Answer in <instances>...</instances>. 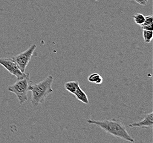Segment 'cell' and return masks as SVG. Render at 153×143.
I'll return each instance as SVG.
<instances>
[{"label":"cell","mask_w":153,"mask_h":143,"mask_svg":"<svg viewBox=\"0 0 153 143\" xmlns=\"http://www.w3.org/2000/svg\"><path fill=\"white\" fill-rule=\"evenodd\" d=\"M87 123L98 126L104 132L112 136L130 143L134 142L132 137L127 132L125 124L118 119H112L99 121L89 119L87 120Z\"/></svg>","instance_id":"6da1fadb"},{"label":"cell","mask_w":153,"mask_h":143,"mask_svg":"<svg viewBox=\"0 0 153 143\" xmlns=\"http://www.w3.org/2000/svg\"><path fill=\"white\" fill-rule=\"evenodd\" d=\"M53 82V77L49 75L38 83L30 84L29 91L32 93L31 104L33 106L36 107L39 104H44L49 94L53 92L52 88Z\"/></svg>","instance_id":"7a4b0ae2"},{"label":"cell","mask_w":153,"mask_h":143,"mask_svg":"<svg viewBox=\"0 0 153 143\" xmlns=\"http://www.w3.org/2000/svg\"><path fill=\"white\" fill-rule=\"evenodd\" d=\"M31 83L29 74L28 73L26 77L18 79L15 83L10 85L8 87V90L16 95L19 104L23 105L28 100V93Z\"/></svg>","instance_id":"3957f363"},{"label":"cell","mask_w":153,"mask_h":143,"mask_svg":"<svg viewBox=\"0 0 153 143\" xmlns=\"http://www.w3.org/2000/svg\"><path fill=\"white\" fill-rule=\"evenodd\" d=\"M36 49V44L31 45L27 50L23 53L18 54L17 55L13 57L12 59H14L16 62L19 69L23 73H25V70L30 62L31 57L33 56L34 53Z\"/></svg>","instance_id":"277c9868"},{"label":"cell","mask_w":153,"mask_h":143,"mask_svg":"<svg viewBox=\"0 0 153 143\" xmlns=\"http://www.w3.org/2000/svg\"><path fill=\"white\" fill-rule=\"evenodd\" d=\"M0 64L6 68L10 73L17 77V80L26 77L27 74L21 71L16 62L13 59L4 58L0 59Z\"/></svg>","instance_id":"5b68a950"},{"label":"cell","mask_w":153,"mask_h":143,"mask_svg":"<svg viewBox=\"0 0 153 143\" xmlns=\"http://www.w3.org/2000/svg\"><path fill=\"white\" fill-rule=\"evenodd\" d=\"M153 127V113L152 112L146 114L144 119L138 122L129 124L127 127H138L142 129H152Z\"/></svg>","instance_id":"8992f818"},{"label":"cell","mask_w":153,"mask_h":143,"mask_svg":"<svg viewBox=\"0 0 153 143\" xmlns=\"http://www.w3.org/2000/svg\"><path fill=\"white\" fill-rule=\"evenodd\" d=\"M73 95H75L76 99H78L79 101H81L82 102H83L85 104H89V101L88 99V97L86 94V93L81 89L80 86L78 87L76 90Z\"/></svg>","instance_id":"52a82bcc"},{"label":"cell","mask_w":153,"mask_h":143,"mask_svg":"<svg viewBox=\"0 0 153 143\" xmlns=\"http://www.w3.org/2000/svg\"><path fill=\"white\" fill-rule=\"evenodd\" d=\"M79 86V83L78 81H70L65 84V88L66 90L72 94H74Z\"/></svg>","instance_id":"ba28073f"},{"label":"cell","mask_w":153,"mask_h":143,"mask_svg":"<svg viewBox=\"0 0 153 143\" xmlns=\"http://www.w3.org/2000/svg\"><path fill=\"white\" fill-rule=\"evenodd\" d=\"M88 80L89 82L91 83L100 85L103 82V78L99 74L94 73L88 77Z\"/></svg>","instance_id":"9c48e42d"},{"label":"cell","mask_w":153,"mask_h":143,"mask_svg":"<svg viewBox=\"0 0 153 143\" xmlns=\"http://www.w3.org/2000/svg\"><path fill=\"white\" fill-rule=\"evenodd\" d=\"M153 31L143 30V36L144 41L146 44H149L153 40Z\"/></svg>","instance_id":"30bf717a"},{"label":"cell","mask_w":153,"mask_h":143,"mask_svg":"<svg viewBox=\"0 0 153 143\" xmlns=\"http://www.w3.org/2000/svg\"><path fill=\"white\" fill-rule=\"evenodd\" d=\"M133 18L134 21L136 23V24L139 25L140 26L143 24L145 21V16L142 13L134 14L133 16Z\"/></svg>","instance_id":"8fae6325"},{"label":"cell","mask_w":153,"mask_h":143,"mask_svg":"<svg viewBox=\"0 0 153 143\" xmlns=\"http://www.w3.org/2000/svg\"><path fill=\"white\" fill-rule=\"evenodd\" d=\"M151 24H153V17L152 15H150L145 17V21L143 24L140 25V27Z\"/></svg>","instance_id":"7c38bea8"},{"label":"cell","mask_w":153,"mask_h":143,"mask_svg":"<svg viewBox=\"0 0 153 143\" xmlns=\"http://www.w3.org/2000/svg\"><path fill=\"white\" fill-rule=\"evenodd\" d=\"M133 1L136 2V3L143 6H146L148 2V0H133Z\"/></svg>","instance_id":"4fadbf2b"},{"label":"cell","mask_w":153,"mask_h":143,"mask_svg":"<svg viewBox=\"0 0 153 143\" xmlns=\"http://www.w3.org/2000/svg\"><path fill=\"white\" fill-rule=\"evenodd\" d=\"M141 28H142V29H143V30L153 31V24L148 25H146V26H143V27H141Z\"/></svg>","instance_id":"5bb4252c"}]
</instances>
